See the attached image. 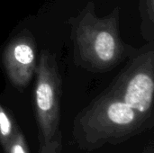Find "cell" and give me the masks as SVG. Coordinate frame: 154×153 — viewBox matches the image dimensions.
<instances>
[{"mask_svg": "<svg viewBox=\"0 0 154 153\" xmlns=\"http://www.w3.org/2000/svg\"><path fill=\"white\" fill-rule=\"evenodd\" d=\"M152 123V119L105 91L77 115L73 136L81 150L90 151L125 142L146 131Z\"/></svg>", "mask_w": 154, "mask_h": 153, "instance_id": "6da1fadb", "label": "cell"}, {"mask_svg": "<svg viewBox=\"0 0 154 153\" xmlns=\"http://www.w3.org/2000/svg\"><path fill=\"white\" fill-rule=\"evenodd\" d=\"M39 153H61L62 140L61 132L59 129L56 133L48 141L39 140Z\"/></svg>", "mask_w": 154, "mask_h": 153, "instance_id": "9c48e42d", "label": "cell"}, {"mask_svg": "<svg viewBox=\"0 0 154 153\" xmlns=\"http://www.w3.org/2000/svg\"><path fill=\"white\" fill-rule=\"evenodd\" d=\"M3 149L5 153H29L26 140L19 129Z\"/></svg>", "mask_w": 154, "mask_h": 153, "instance_id": "ba28073f", "label": "cell"}, {"mask_svg": "<svg viewBox=\"0 0 154 153\" xmlns=\"http://www.w3.org/2000/svg\"><path fill=\"white\" fill-rule=\"evenodd\" d=\"M35 74L34 106L39 140L48 141L60 129L61 78L55 55L42 50Z\"/></svg>", "mask_w": 154, "mask_h": 153, "instance_id": "277c9868", "label": "cell"}, {"mask_svg": "<svg viewBox=\"0 0 154 153\" xmlns=\"http://www.w3.org/2000/svg\"><path fill=\"white\" fill-rule=\"evenodd\" d=\"M120 8L116 7L105 17H98L95 4L85 7L69 20L74 48L75 63L94 73L113 69L127 55V45L119 30Z\"/></svg>", "mask_w": 154, "mask_h": 153, "instance_id": "7a4b0ae2", "label": "cell"}, {"mask_svg": "<svg viewBox=\"0 0 154 153\" xmlns=\"http://www.w3.org/2000/svg\"><path fill=\"white\" fill-rule=\"evenodd\" d=\"M143 116L152 119L154 44L149 41L134 51L127 66L106 90Z\"/></svg>", "mask_w": 154, "mask_h": 153, "instance_id": "3957f363", "label": "cell"}, {"mask_svg": "<svg viewBox=\"0 0 154 153\" xmlns=\"http://www.w3.org/2000/svg\"><path fill=\"white\" fill-rule=\"evenodd\" d=\"M3 63L8 78L16 87L28 86L37 67L36 44L29 32H20L7 43L3 53Z\"/></svg>", "mask_w": 154, "mask_h": 153, "instance_id": "5b68a950", "label": "cell"}, {"mask_svg": "<svg viewBox=\"0 0 154 153\" xmlns=\"http://www.w3.org/2000/svg\"><path fill=\"white\" fill-rule=\"evenodd\" d=\"M142 31L145 39L152 41L154 23V0H140Z\"/></svg>", "mask_w": 154, "mask_h": 153, "instance_id": "8992f818", "label": "cell"}, {"mask_svg": "<svg viewBox=\"0 0 154 153\" xmlns=\"http://www.w3.org/2000/svg\"><path fill=\"white\" fill-rule=\"evenodd\" d=\"M18 129L11 115L0 104V144L3 148L12 139Z\"/></svg>", "mask_w": 154, "mask_h": 153, "instance_id": "52a82bcc", "label": "cell"}]
</instances>
